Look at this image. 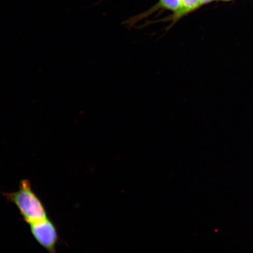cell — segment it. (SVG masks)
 I'll return each instance as SVG.
<instances>
[{
  "instance_id": "cell-1",
  "label": "cell",
  "mask_w": 253,
  "mask_h": 253,
  "mask_svg": "<svg viewBox=\"0 0 253 253\" xmlns=\"http://www.w3.org/2000/svg\"><path fill=\"white\" fill-rule=\"evenodd\" d=\"M4 196L6 200L15 206L29 225L49 218L45 205L34 191L30 180H21L17 191L5 192Z\"/></svg>"
},
{
  "instance_id": "cell-2",
  "label": "cell",
  "mask_w": 253,
  "mask_h": 253,
  "mask_svg": "<svg viewBox=\"0 0 253 253\" xmlns=\"http://www.w3.org/2000/svg\"><path fill=\"white\" fill-rule=\"evenodd\" d=\"M30 232L35 240L49 253H57L56 245L59 241L58 230L49 218L30 224Z\"/></svg>"
},
{
  "instance_id": "cell-3",
  "label": "cell",
  "mask_w": 253,
  "mask_h": 253,
  "mask_svg": "<svg viewBox=\"0 0 253 253\" xmlns=\"http://www.w3.org/2000/svg\"><path fill=\"white\" fill-rule=\"evenodd\" d=\"M201 6L200 0H182L178 10L174 12L170 20L172 21V24H175L185 16L197 10Z\"/></svg>"
},
{
  "instance_id": "cell-4",
  "label": "cell",
  "mask_w": 253,
  "mask_h": 253,
  "mask_svg": "<svg viewBox=\"0 0 253 253\" xmlns=\"http://www.w3.org/2000/svg\"><path fill=\"white\" fill-rule=\"evenodd\" d=\"M181 2L182 0H160L156 7L175 12L178 10Z\"/></svg>"
},
{
  "instance_id": "cell-5",
  "label": "cell",
  "mask_w": 253,
  "mask_h": 253,
  "mask_svg": "<svg viewBox=\"0 0 253 253\" xmlns=\"http://www.w3.org/2000/svg\"><path fill=\"white\" fill-rule=\"evenodd\" d=\"M213 0H200V2L201 5H202L206 4H208V3H210Z\"/></svg>"
},
{
  "instance_id": "cell-6",
  "label": "cell",
  "mask_w": 253,
  "mask_h": 253,
  "mask_svg": "<svg viewBox=\"0 0 253 253\" xmlns=\"http://www.w3.org/2000/svg\"><path fill=\"white\" fill-rule=\"evenodd\" d=\"M217 1H231V0H217Z\"/></svg>"
}]
</instances>
